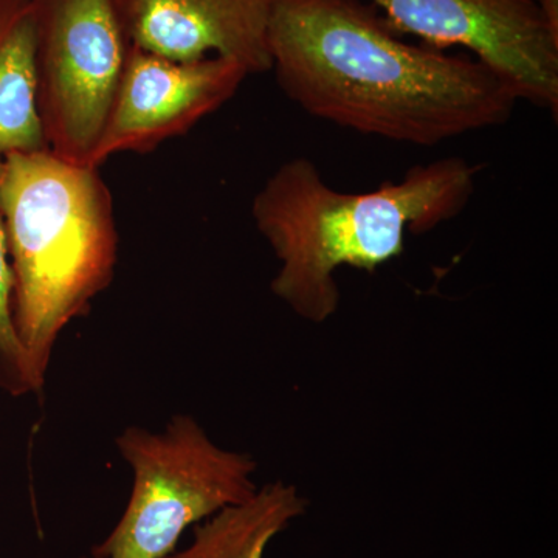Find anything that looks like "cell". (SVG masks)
Segmentation results:
<instances>
[{
    "label": "cell",
    "instance_id": "obj_3",
    "mask_svg": "<svg viewBox=\"0 0 558 558\" xmlns=\"http://www.w3.org/2000/svg\"><path fill=\"white\" fill-rule=\"evenodd\" d=\"M0 218L13 270V322L46 384L62 330L90 311L119 263L116 208L100 168L49 149L2 157Z\"/></svg>",
    "mask_w": 558,
    "mask_h": 558
},
{
    "label": "cell",
    "instance_id": "obj_9",
    "mask_svg": "<svg viewBox=\"0 0 558 558\" xmlns=\"http://www.w3.org/2000/svg\"><path fill=\"white\" fill-rule=\"evenodd\" d=\"M306 509L299 488L275 481L258 487L247 501L196 524L191 545L167 558H263L271 539Z\"/></svg>",
    "mask_w": 558,
    "mask_h": 558
},
{
    "label": "cell",
    "instance_id": "obj_6",
    "mask_svg": "<svg viewBox=\"0 0 558 558\" xmlns=\"http://www.w3.org/2000/svg\"><path fill=\"white\" fill-rule=\"evenodd\" d=\"M399 35L464 47L519 101L558 112V35L534 0H366Z\"/></svg>",
    "mask_w": 558,
    "mask_h": 558
},
{
    "label": "cell",
    "instance_id": "obj_13",
    "mask_svg": "<svg viewBox=\"0 0 558 558\" xmlns=\"http://www.w3.org/2000/svg\"><path fill=\"white\" fill-rule=\"evenodd\" d=\"M83 558H101V557H97V556H94V554H90V557H83Z\"/></svg>",
    "mask_w": 558,
    "mask_h": 558
},
{
    "label": "cell",
    "instance_id": "obj_8",
    "mask_svg": "<svg viewBox=\"0 0 558 558\" xmlns=\"http://www.w3.org/2000/svg\"><path fill=\"white\" fill-rule=\"evenodd\" d=\"M277 0H113L131 47L175 61L226 58L248 75L271 70Z\"/></svg>",
    "mask_w": 558,
    "mask_h": 558
},
{
    "label": "cell",
    "instance_id": "obj_10",
    "mask_svg": "<svg viewBox=\"0 0 558 558\" xmlns=\"http://www.w3.org/2000/svg\"><path fill=\"white\" fill-rule=\"evenodd\" d=\"M31 0H0V157L47 149L36 110Z\"/></svg>",
    "mask_w": 558,
    "mask_h": 558
},
{
    "label": "cell",
    "instance_id": "obj_12",
    "mask_svg": "<svg viewBox=\"0 0 558 558\" xmlns=\"http://www.w3.org/2000/svg\"><path fill=\"white\" fill-rule=\"evenodd\" d=\"M543 16L548 21L550 31L558 35V0H534Z\"/></svg>",
    "mask_w": 558,
    "mask_h": 558
},
{
    "label": "cell",
    "instance_id": "obj_4",
    "mask_svg": "<svg viewBox=\"0 0 558 558\" xmlns=\"http://www.w3.org/2000/svg\"><path fill=\"white\" fill-rule=\"evenodd\" d=\"M116 444L134 486L119 523L92 550L97 557L167 558L186 529L258 490L255 458L222 449L190 414L161 432L128 427Z\"/></svg>",
    "mask_w": 558,
    "mask_h": 558
},
{
    "label": "cell",
    "instance_id": "obj_2",
    "mask_svg": "<svg viewBox=\"0 0 558 558\" xmlns=\"http://www.w3.org/2000/svg\"><path fill=\"white\" fill-rule=\"evenodd\" d=\"M481 167L461 157L416 165L369 193L330 189L306 157L284 161L252 202V218L279 267L270 289L312 323L340 306V267L374 274L405 252L407 234L427 233L464 211Z\"/></svg>",
    "mask_w": 558,
    "mask_h": 558
},
{
    "label": "cell",
    "instance_id": "obj_7",
    "mask_svg": "<svg viewBox=\"0 0 558 558\" xmlns=\"http://www.w3.org/2000/svg\"><path fill=\"white\" fill-rule=\"evenodd\" d=\"M247 76L244 65L226 58L175 61L130 47L94 167L186 134L229 102Z\"/></svg>",
    "mask_w": 558,
    "mask_h": 558
},
{
    "label": "cell",
    "instance_id": "obj_11",
    "mask_svg": "<svg viewBox=\"0 0 558 558\" xmlns=\"http://www.w3.org/2000/svg\"><path fill=\"white\" fill-rule=\"evenodd\" d=\"M2 172V157H0ZM13 270H11L5 230L0 218V388L14 398L39 392L38 381L33 377L31 363L22 348L13 322Z\"/></svg>",
    "mask_w": 558,
    "mask_h": 558
},
{
    "label": "cell",
    "instance_id": "obj_5",
    "mask_svg": "<svg viewBox=\"0 0 558 558\" xmlns=\"http://www.w3.org/2000/svg\"><path fill=\"white\" fill-rule=\"evenodd\" d=\"M31 2L36 110L44 142L60 159L94 167L131 47L116 3Z\"/></svg>",
    "mask_w": 558,
    "mask_h": 558
},
{
    "label": "cell",
    "instance_id": "obj_1",
    "mask_svg": "<svg viewBox=\"0 0 558 558\" xmlns=\"http://www.w3.org/2000/svg\"><path fill=\"white\" fill-rule=\"evenodd\" d=\"M400 36L366 0H277L270 72L315 119L389 142L429 148L512 119L494 70Z\"/></svg>",
    "mask_w": 558,
    "mask_h": 558
}]
</instances>
